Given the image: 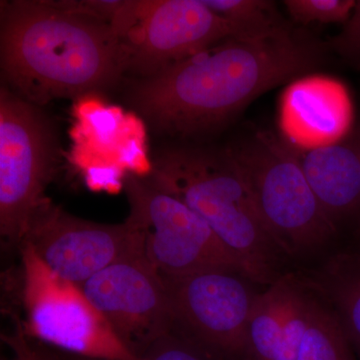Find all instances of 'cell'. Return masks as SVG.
<instances>
[{"label":"cell","mask_w":360,"mask_h":360,"mask_svg":"<svg viewBox=\"0 0 360 360\" xmlns=\"http://www.w3.org/2000/svg\"><path fill=\"white\" fill-rule=\"evenodd\" d=\"M21 245L56 276L80 286L110 265L143 257L141 234L125 220L103 224L78 219L49 200L34 215Z\"/></svg>","instance_id":"30bf717a"},{"label":"cell","mask_w":360,"mask_h":360,"mask_svg":"<svg viewBox=\"0 0 360 360\" xmlns=\"http://www.w3.org/2000/svg\"><path fill=\"white\" fill-rule=\"evenodd\" d=\"M111 26L122 42L127 68L146 77L236 37L233 26L203 0L124 1Z\"/></svg>","instance_id":"ba28073f"},{"label":"cell","mask_w":360,"mask_h":360,"mask_svg":"<svg viewBox=\"0 0 360 360\" xmlns=\"http://www.w3.org/2000/svg\"><path fill=\"white\" fill-rule=\"evenodd\" d=\"M23 305L28 338L82 359L142 360L118 340L79 286L47 269L27 245H21Z\"/></svg>","instance_id":"8992f818"},{"label":"cell","mask_w":360,"mask_h":360,"mask_svg":"<svg viewBox=\"0 0 360 360\" xmlns=\"http://www.w3.org/2000/svg\"><path fill=\"white\" fill-rule=\"evenodd\" d=\"M142 360H213L200 348L169 333L156 341L146 354L141 357Z\"/></svg>","instance_id":"d6986e66"},{"label":"cell","mask_w":360,"mask_h":360,"mask_svg":"<svg viewBox=\"0 0 360 360\" xmlns=\"http://www.w3.org/2000/svg\"><path fill=\"white\" fill-rule=\"evenodd\" d=\"M240 276L231 270L212 269L162 278L172 333L213 360H250L248 324L257 295Z\"/></svg>","instance_id":"9c48e42d"},{"label":"cell","mask_w":360,"mask_h":360,"mask_svg":"<svg viewBox=\"0 0 360 360\" xmlns=\"http://www.w3.org/2000/svg\"><path fill=\"white\" fill-rule=\"evenodd\" d=\"M349 105L340 84L326 77H303L286 89L281 122L290 143L315 148L333 143L347 130Z\"/></svg>","instance_id":"4fadbf2b"},{"label":"cell","mask_w":360,"mask_h":360,"mask_svg":"<svg viewBox=\"0 0 360 360\" xmlns=\"http://www.w3.org/2000/svg\"><path fill=\"white\" fill-rule=\"evenodd\" d=\"M206 6L229 21L238 39H258L285 30L276 4L266 0H203Z\"/></svg>","instance_id":"e0dca14e"},{"label":"cell","mask_w":360,"mask_h":360,"mask_svg":"<svg viewBox=\"0 0 360 360\" xmlns=\"http://www.w3.org/2000/svg\"><path fill=\"white\" fill-rule=\"evenodd\" d=\"M307 281L338 315L360 360V253L331 257Z\"/></svg>","instance_id":"9a60e30c"},{"label":"cell","mask_w":360,"mask_h":360,"mask_svg":"<svg viewBox=\"0 0 360 360\" xmlns=\"http://www.w3.org/2000/svg\"><path fill=\"white\" fill-rule=\"evenodd\" d=\"M51 130L34 104L7 87L0 94V234L21 245L34 215L49 200L53 172Z\"/></svg>","instance_id":"52a82bcc"},{"label":"cell","mask_w":360,"mask_h":360,"mask_svg":"<svg viewBox=\"0 0 360 360\" xmlns=\"http://www.w3.org/2000/svg\"><path fill=\"white\" fill-rule=\"evenodd\" d=\"M292 146L329 219L336 224L360 212V129L343 141L315 148Z\"/></svg>","instance_id":"5bb4252c"},{"label":"cell","mask_w":360,"mask_h":360,"mask_svg":"<svg viewBox=\"0 0 360 360\" xmlns=\"http://www.w3.org/2000/svg\"><path fill=\"white\" fill-rule=\"evenodd\" d=\"M75 360H94V359H82V357H77V359Z\"/></svg>","instance_id":"7402d4cb"},{"label":"cell","mask_w":360,"mask_h":360,"mask_svg":"<svg viewBox=\"0 0 360 360\" xmlns=\"http://www.w3.org/2000/svg\"><path fill=\"white\" fill-rule=\"evenodd\" d=\"M321 51L290 28L258 39L229 37L135 85L134 105L163 134L212 131L267 90L319 65Z\"/></svg>","instance_id":"6da1fadb"},{"label":"cell","mask_w":360,"mask_h":360,"mask_svg":"<svg viewBox=\"0 0 360 360\" xmlns=\"http://www.w3.org/2000/svg\"><path fill=\"white\" fill-rule=\"evenodd\" d=\"M315 293L307 330L295 360H357L338 315Z\"/></svg>","instance_id":"2e32d148"},{"label":"cell","mask_w":360,"mask_h":360,"mask_svg":"<svg viewBox=\"0 0 360 360\" xmlns=\"http://www.w3.org/2000/svg\"><path fill=\"white\" fill-rule=\"evenodd\" d=\"M291 18L302 25L312 22L343 23L354 11L355 0H286Z\"/></svg>","instance_id":"ac0fdd59"},{"label":"cell","mask_w":360,"mask_h":360,"mask_svg":"<svg viewBox=\"0 0 360 360\" xmlns=\"http://www.w3.org/2000/svg\"><path fill=\"white\" fill-rule=\"evenodd\" d=\"M229 149L283 253L309 252L333 238L336 224L314 195L290 142L257 132Z\"/></svg>","instance_id":"277c9868"},{"label":"cell","mask_w":360,"mask_h":360,"mask_svg":"<svg viewBox=\"0 0 360 360\" xmlns=\"http://www.w3.org/2000/svg\"><path fill=\"white\" fill-rule=\"evenodd\" d=\"M151 181L186 203L238 258L243 276L264 285L278 278V248L229 149L180 146L158 155Z\"/></svg>","instance_id":"3957f363"},{"label":"cell","mask_w":360,"mask_h":360,"mask_svg":"<svg viewBox=\"0 0 360 360\" xmlns=\"http://www.w3.org/2000/svg\"><path fill=\"white\" fill-rule=\"evenodd\" d=\"M1 338L4 342L13 350L15 360H54L33 347L21 328L13 335H4Z\"/></svg>","instance_id":"44dd1931"},{"label":"cell","mask_w":360,"mask_h":360,"mask_svg":"<svg viewBox=\"0 0 360 360\" xmlns=\"http://www.w3.org/2000/svg\"><path fill=\"white\" fill-rule=\"evenodd\" d=\"M330 44L350 65L360 68V0H357L342 30Z\"/></svg>","instance_id":"ffe728a7"},{"label":"cell","mask_w":360,"mask_h":360,"mask_svg":"<svg viewBox=\"0 0 360 360\" xmlns=\"http://www.w3.org/2000/svg\"><path fill=\"white\" fill-rule=\"evenodd\" d=\"M0 49L4 79L34 105L105 89L127 70L110 23L52 1L2 2Z\"/></svg>","instance_id":"7a4b0ae2"},{"label":"cell","mask_w":360,"mask_h":360,"mask_svg":"<svg viewBox=\"0 0 360 360\" xmlns=\"http://www.w3.org/2000/svg\"><path fill=\"white\" fill-rule=\"evenodd\" d=\"M123 187L130 206L127 220L141 234L143 257L161 278L212 269L245 276L238 258L186 203L149 177L127 175Z\"/></svg>","instance_id":"5b68a950"},{"label":"cell","mask_w":360,"mask_h":360,"mask_svg":"<svg viewBox=\"0 0 360 360\" xmlns=\"http://www.w3.org/2000/svg\"><path fill=\"white\" fill-rule=\"evenodd\" d=\"M79 288L118 340L139 359L172 333L167 288L143 257L111 264Z\"/></svg>","instance_id":"8fae6325"},{"label":"cell","mask_w":360,"mask_h":360,"mask_svg":"<svg viewBox=\"0 0 360 360\" xmlns=\"http://www.w3.org/2000/svg\"><path fill=\"white\" fill-rule=\"evenodd\" d=\"M315 295L307 278L293 274L257 295L248 324L250 360H295Z\"/></svg>","instance_id":"7c38bea8"}]
</instances>
